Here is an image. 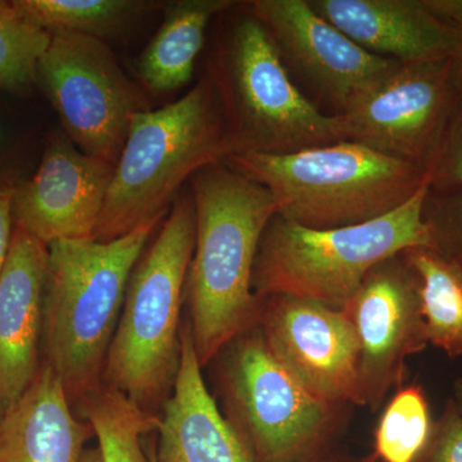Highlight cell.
I'll use <instances>...</instances> for the list:
<instances>
[{
  "instance_id": "1",
  "label": "cell",
  "mask_w": 462,
  "mask_h": 462,
  "mask_svg": "<svg viewBox=\"0 0 462 462\" xmlns=\"http://www.w3.org/2000/svg\"><path fill=\"white\" fill-rule=\"evenodd\" d=\"M196 206V247L185 294L200 366L240 334L257 327L263 298L252 288L258 245L278 215L272 193L225 162L189 180Z\"/></svg>"
},
{
  "instance_id": "2",
  "label": "cell",
  "mask_w": 462,
  "mask_h": 462,
  "mask_svg": "<svg viewBox=\"0 0 462 462\" xmlns=\"http://www.w3.org/2000/svg\"><path fill=\"white\" fill-rule=\"evenodd\" d=\"M162 220L121 238L62 239L48 245L42 297L45 361L69 401L103 384L106 361L134 267Z\"/></svg>"
},
{
  "instance_id": "3",
  "label": "cell",
  "mask_w": 462,
  "mask_h": 462,
  "mask_svg": "<svg viewBox=\"0 0 462 462\" xmlns=\"http://www.w3.org/2000/svg\"><path fill=\"white\" fill-rule=\"evenodd\" d=\"M218 18L205 75L233 154H289L345 142L337 116L324 114L297 87L247 2Z\"/></svg>"
},
{
  "instance_id": "4",
  "label": "cell",
  "mask_w": 462,
  "mask_h": 462,
  "mask_svg": "<svg viewBox=\"0 0 462 462\" xmlns=\"http://www.w3.org/2000/svg\"><path fill=\"white\" fill-rule=\"evenodd\" d=\"M189 189L173 200L162 227L134 267L103 380L147 411L171 394L181 363V307L196 247Z\"/></svg>"
},
{
  "instance_id": "5",
  "label": "cell",
  "mask_w": 462,
  "mask_h": 462,
  "mask_svg": "<svg viewBox=\"0 0 462 462\" xmlns=\"http://www.w3.org/2000/svg\"><path fill=\"white\" fill-rule=\"evenodd\" d=\"M230 154L223 112L206 75L175 103L136 114L93 239L109 242L163 220L194 173Z\"/></svg>"
},
{
  "instance_id": "6",
  "label": "cell",
  "mask_w": 462,
  "mask_h": 462,
  "mask_svg": "<svg viewBox=\"0 0 462 462\" xmlns=\"http://www.w3.org/2000/svg\"><path fill=\"white\" fill-rule=\"evenodd\" d=\"M224 162L266 188L281 217L316 230L370 223L430 184L424 170L346 141L289 154H231Z\"/></svg>"
},
{
  "instance_id": "7",
  "label": "cell",
  "mask_w": 462,
  "mask_h": 462,
  "mask_svg": "<svg viewBox=\"0 0 462 462\" xmlns=\"http://www.w3.org/2000/svg\"><path fill=\"white\" fill-rule=\"evenodd\" d=\"M428 189L430 184L396 211L354 226L316 230L273 216L258 245L254 294H287L343 311L374 266L409 248H433L422 215Z\"/></svg>"
},
{
  "instance_id": "8",
  "label": "cell",
  "mask_w": 462,
  "mask_h": 462,
  "mask_svg": "<svg viewBox=\"0 0 462 462\" xmlns=\"http://www.w3.org/2000/svg\"><path fill=\"white\" fill-rule=\"evenodd\" d=\"M216 360L224 416L254 462H315L336 448L354 406L310 393L273 357L258 325Z\"/></svg>"
},
{
  "instance_id": "9",
  "label": "cell",
  "mask_w": 462,
  "mask_h": 462,
  "mask_svg": "<svg viewBox=\"0 0 462 462\" xmlns=\"http://www.w3.org/2000/svg\"><path fill=\"white\" fill-rule=\"evenodd\" d=\"M63 133L84 153L116 166L133 117L151 108L107 42L80 33H51L36 72Z\"/></svg>"
},
{
  "instance_id": "10",
  "label": "cell",
  "mask_w": 462,
  "mask_h": 462,
  "mask_svg": "<svg viewBox=\"0 0 462 462\" xmlns=\"http://www.w3.org/2000/svg\"><path fill=\"white\" fill-rule=\"evenodd\" d=\"M462 91L454 57L401 65L345 114L343 141L430 172Z\"/></svg>"
},
{
  "instance_id": "11",
  "label": "cell",
  "mask_w": 462,
  "mask_h": 462,
  "mask_svg": "<svg viewBox=\"0 0 462 462\" xmlns=\"http://www.w3.org/2000/svg\"><path fill=\"white\" fill-rule=\"evenodd\" d=\"M282 63L307 98L328 115L348 111L402 65L375 56L316 14L309 0H251Z\"/></svg>"
},
{
  "instance_id": "12",
  "label": "cell",
  "mask_w": 462,
  "mask_h": 462,
  "mask_svg": "<svg viewBox=\"0 0 462 462\" xmlns=\"http://www.w3.org/2000/svg\"><path fill=\"white\" fill-rule=\"evenodd\" d=\"M343 311L354 325L360 349V406L378 411L403 385L407 358L430 345L420 282L403 252L374 266Z\"/></svg>"
},
{
  "instance_id": "13",
  "label": "cell",
  "mask_w": 462,
  "mask_h": 462,
  "mask_svg": "<svg viewBox=\"0 0 462 462\" xmlns=\"http://www.w3.org/2000/svg\"><path fill=\"white\" fill-rule=\"evenodd\" d=\"M258 328L273 357L310 393L328 403L360 406V349L345 311L275 294L263 297Z\"/></svg>"
},
{
  "instance_id": "14",
  "label": "cell",
  "mask_w": 462,
  "mask_h": 462,
  "mask_svg": "<svg viewBox=\"0 0 462 462\" xmlns=\"http://www.w3.org/2000/svg\"><path fill=\"white\" fill-rule=\"evenodd\" d=\"M114 172V165L84 153L65 133H51L32 178L14 188V225L47 245L93 239Z\"/></svg>"
},
{
  "instance_id": "15",
  "label": "cell",
  "mask_w": 462,
  "mask_h": 462,
  "mask_svg": "<svg viewBox=\"0 0 462 462\" xmlns=\"http://www.w3.org/2000/svg\"><path fill=\"white\" fill-rule=\"evenodd\" d=\"M48 245L14 225L0 275V420L38 375Z\"/></svg>"
},
{
  "instance_id": "16",
  "label": "cell",
  "mask_w": 462,
  "mask_h": 462,
  "mask_svg": "<svg viewBox=\"0 0 462 462\" xmlns=\"http://www.w3.org/2000/svg\"><path fill=\"white\" fill-rule=\"evenodd\" d=\"M316 14L363 50L402 65L454 57L457 30L427 0H309Z\"/></svg>"
},
{
  "instance_id": "17",
  "label": "cell",
  "mask_w": 462,
  "mask_h": 462,
  "mask_svg": "<svg viewBox=\"0 0 462 462\" xmlns=\"http://www.w3.org/2000/svg\"><path fill=\"white\" fill-rule=\"evenodd\" d=\"M202 369L187 321L180 369L158 415L157 462H254L207 389Z\"/></svg>"
},
{
  "instance_id": "18",
  "label": "cell",
  "mask_w": 462,
  "mask_h": 462,
  "mask_svg": "<svg viewBox=\"0 0 462 462\" xmlns=\"http://www.w3.org/2000/svg\"><path fill=\"white\" fill-rule=\"evenodd\" d=\"M69 403L56 373L42 363L25 394L0 420V462H80L94 434Z\"/></svg>"
},
{
  "instance_id": "19",
  "label": "cell",
  "mask_w": 462,
  "mask_h": 462,
  "mask_svg": "<svg viewBox=\"0 0 462 462\" xmlns=\"http://www.w3.org/2000/svg\"><path fill=\"white\" fill-rule=\"evenodd\" d=\"M236 3V0L166 3L165 18L139 57L136 67L144 89L161 96L189 84L197 58L205 47L209 23Z\"/></svg>"
},
{
  "instance_id": "20",
  "label": "cell",
  "mask_w": 462,
  "mask_h": 462,
  "mask_svg": "<svg viewBox=\"0 0 462 462\" xmlns=\"http://www.w3.org/2000/svg\"><path fill=\"white\" fill-rule=\"evenodd\" d=\"M420 282L428 342L447 357H462V263L430 247L403 251Z\"/></svg>"
},
{
  "instance_id": "21",
  "label": "cell",
  "mask_w": 462,
  "mask_h": 462,
  "mask_svg": "<svg viewBox=\"0 0 462 462\" xmlns=\"http://www.w3.org/2000/svg\"><path fill=\"white\" fill-rule=\"evenodd\" d=\"M33 25L51 33H80L107 42L139 18L165 7L152 0H12Z\"/></svg>"
},
{
  "instance_id": "22",
  "label": "cell",
  "mask_w": 462,
  "mask_h": 462,
  "mask_svg": "<svg viewBox=\"0 0 462 462\" xmlns=\"http://www.w3.org/2000/svg\"><path fill=\"white\" fill-rule=\"evenodd\" d=\"M81 420L98 439L102 462H149L143 437L156 430L158 415L123 392L102 384L79 401Z\"/></svg>"
},
{
  "instance_id": "23",
  "label": "cell",
  "mask_w": 462,
  "mask_h": 462,
  "mask_svg": "<svg viewBox=\"0 0 462 462\" xmlns=\"http://www.w3.org/2000/svg\"><path fill=\"white\" fill-rule=\"evenodd\" d=\"M434 420L420 384L401 385L385 401L374 430L370 462H416L430 440Z\"/></svg>"
},
{
  "instance_id": "24",
  "label": "cell",
  "mask_w": 462,
  "mask_h": 462,
  "mask_svg": "<svg viewBox=\"0 0 462 462\" xmlns=\"http://www.w3.org/2000/svg\"><path fill=\"white\" fill-rule=\"evenodd\" d=\"M50 42V33L27 20L14 2L0 0V89L23 94L35 87Z\"/></svg>"
},
{
  "instance_id": "25",
  "label": "cell",
  "mask_w": 462,
  "mask_h": 462,
  "mask_svg": "<svg viewBox=\"0 0 462 462\" xmlns=\"http://www.w3.org/2000/svg\"><path fill=\"white\" fill-rule=\"evenodd\" d=\"M433 248L462 263V189H428L422 208Z\"/></svg>"
},
{
  "instance_id": "26",
  "label": "cell",
  "mask_w": 462,
  "mask_h": 462,
  "mask_svg": "<svg viewBox=\"0 0 462 462\" xmlns=\"http://www.w3.org/2000/svg\"><path fill=\"white\" fill-rule=\"evenodd\" d=\"M428 182L434 190L462 189V91L428 172Z\"/></svg>"
},
{
  "instance_id": "27",
  "label": "cell",
  "mask_w": 462,
  "mask_h": 462,
  "mask_svg": "<svg viewBox=\"0 0 462 462\" xmlns=\"http://www.w3.org/2000/svg\"><path fill=\"white\" fill-rule=\"evenodd\" d=\"M416 462H462V415L451 398L434 420L430 440Z\"/></svg>"
},
{
  "instance_id": "28",
  "label": "cell",
  "mask_w": 462,
  "mask_h": 462,
  "mask_svg": "<svg viewBox=\"0 0 462 462\" xmlns=\"http://www.w3.org/2000/svg\"><path fill=\"white\" fill-rule=\"evenodd\" d=\"M16 188V187H14ZM14 188L0 189V275L11 251L14 238Z\"/></svg>"
},
{
  "instance_id": "29",
  "label": "cell",
  "mask_w": 462,
  "mask_h": 462,
  "mask_svg": "<svg viewBox=\"0 0 462 462\" xmlns=\"http://www.w3.org/2000/svg\"><path fill=\"white\" fill-rule=\"evenodd\" d=\"M7 132H5V127L0 125V157L5 153V147H7ZM17 182L11 180L7 175L0 171V189H2V188H14L17 187Z\"/></svg>"
},
{
  "instance_id": "30",
  "label": "cell",
  "mask_w": 462,
  "mask_h": 462,
  "mask_svg": "<svg viewBox=\"0 0 462 462\" xmlns=\"http://www.w3.org/2000/svg\"><path fill=\"white\" fill-rule=\"evenodd\" d=\"M315 462H370L367 461L366 458H364L363 461L354 460V458L349 457V456L339 454L336 449H331V451L328 452L324 456H321L318 461Z\"/></svg>"
},
{
  "instance_id": "31",
  "label": "cell",
  "mask_w": 462,
  "mask_h": 462,
  "mask_svg": "<svg viewBox=\"0 0 462 462\" xmlns=\"http://www.w3.org/2000/svg\"><path fill=\"white\" fill-rule=\"evenodd\" d=\"M452 391H454V396L451 397V400L454 401L456 409H457L462 415V378L455 380Z\"/></svg>"
},
{
  "instance_id": "32",
  "label": "cell",
  "mask_w": 462,
  "mask_h": 462,
  "mask_svg": "<svg viewBox=\"0 0 462 462\" xmlns=\"http://www.w3.org/2000/svg\"><path fill=\"white\" fill-rule=\"evenodd\" d=\"M454 58L462 75V25L457 27V44H456Z\"/></svg>"
},
{
  "instance_id": "33",
  "label": "cell",
  "mask_w": 462,
  "mask_h": 462,
  "mask_svg": "<svg viewBox=\"0 0 462 462\" xmlns=\"http://www.w3.org/2000/svg\"><path fill=\"white\" fill-rule=\"evenodd\" d=\"M80 462H102V456H100L98 447L97 448L85 449Z\"/></svg>"
},
{
  "instance_id": "34",
  "label": "cell",
  "mask_w": 462,
  "mask_h": 462,
  "mask_svg": "<svg viewBox=\"0 0 462 462\" xmlns=\"http://www.w3.org/2000/svg\"><path fill=\"white\" fill-rule=\"evenodd\" d=\"M147 454L149 462H157L156 460V442H149Z\"/></svg>"
}]
</instances>
